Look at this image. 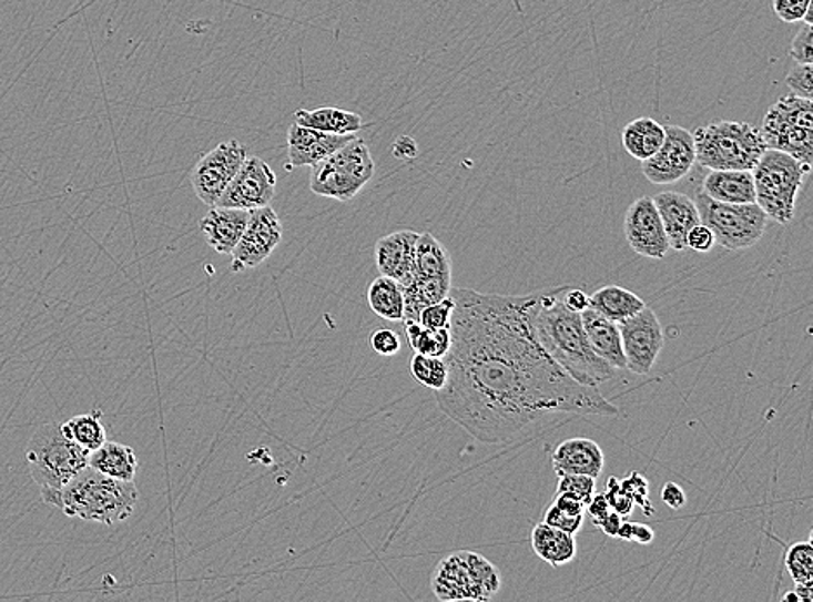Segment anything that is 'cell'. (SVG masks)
<instances>
[{"label":"cell","instance_id":"603a6c76","mask_svg":"<svg viewBox=\"0 0 813 602\" xmlns=\"http://www.w3.org/2000/svg\"><path fill=\"white\" fill-rule=\"evenodd\" d=\"M702 193L723 204H754L753 172L711 171L702 181Z\"/></svg>","mask_w":813,"mask_h":602},{"label":"cell","instance_id":"44dd1931","mask_svg":"<svg viewBox=\"0 0 813 602\" xmlns=\"http://www.w3.org/2000/svg\"><path fill=\"white\" fill-rule=\"evenodd\" d=\"M251 212L243 208L221 207L214 205L206 212L200 227L205 235L206 244L211 245L217 254L231 256V252L238 245Z\"/></svg>","mask_w":813,"mask_h":602},{"label":"cell","instance_id":"e575fe53","mask_svg":"<svg viewBox=\"0 0 813 602\" xmlns=\"http://www.w3.org/2000/svg\"><path fill=\"white\" fill-rule=\"evenodd\" d=\"M619 487L623 488L624 493L633 500V503L642 509L643 516L651 518L656 514L654 506H652L651 497H649V481H647L646 476L637 471L630 472L628 478L619 481Z\"/></svg>","mask_w":813,"mask_h":602},{"label":"cell","instance_id":"d6a6232c","mask_svg":"<svg viewBox=\"0 0 813 602\" xmlns=\"http://www.w3.org/2000/svg\"><path fill=\"white\" fill-rule=\"evenodd\" d=\"M409 370L418 384L429 387L434 392L440 391L448 382V365L445 358H433V356L415 353L409 364Z\"/></svg>","mask_w":813,"mask_h":602},{"label":"cell","instance_id":"ee69618b","mask_svg":"<svg viewBox=\"0 0 813 602\" xmlns=\"http://www.w3.org/2000/svg\"><path fill=\"white\" fill-rule=\"evenodd\" d=\"M714 247V236L710 227L704 224H698L692 227L687 235V248L698 252V254H708Z\"/></svg>","mask_w":813,"mask_h":602},{"label":"cell","instance_id":"7c38bea8","mask_svg":"<svg viewBox=\"0 0 813 602\" xmlns=\"http://www.w3.org/2000/svg\"><path fill=\"white\" fill-rule=\"evenodd\" d=\"M618 328L628 370L647 376L664 347L663 327L658 315L646 306L637 315L618 322Z\"/></svg>","mask_w":813,"mask_h":602},{"label":"cell","instance_id":"6da1fadb","mask_svg":"<svg viewBox=\"0 0 813 602\" xmlns=\"http://www.w3.org/2000/svg\"><path fill=\"white\" fill-rule=\"evenodd\" d=\"M448 382L436 391L440 411L486 445L507 443L552 415L616 417L599 387L569 377L532 331L536 294L496 296L451 288Z\"/></svg>","mask_w":813,"mask_h":602},{"label":"cell","instance_id":"83f0119b","mask_svg":"<svg viewBox=\"0 0 813 602\" xmlns=\"http://www.w3.org/2000/svg\"><path fill=\"white\" fill-rule=\"evenodd\" d=\"M451 256L433 233H420L415 248L413 278H451Z\"/></svg>","mask_w":813,"mask_h":602},{"label":"cell","instance_id":"ac0fdd59","mask_svg":"<svg viewBox=\"0 0 813 602\" xmlns=\"http://www.w3.org/2000/svg\"><path fill=\"white\" fill-rule=\"evenodd\" d=\"M420 233L411 229L393 233L375 245V263L382 276L396 279L402 288L408 287L415 276V248Z\"/></svg>","mask_w":813,"mask_h":602},{"label":"cell","instance_id":"f5cc1de1","mask_svg":"<svg viewBox=\"0 0 813 602\" xmlns=\"http://www.w3.org/2000/svg\"><path fill=\"white\" fill-rule=\"evenodd\" d=\"M782 601L784 602H800V595L796 594V592H787V594L782 595Z\"/></svg>","mask_w":813,"mask_h":602},{"label":"cell","instance_id":"f907efd6","mask_svg":"<svg viewBox=\"0 0 813 602\" xmlns=\"http://www.w3.org/2000/svg\"><path fill=\"white\" fill-rule=\"evenodd\" d=\"M654 530L647 524L633 523L631 521V540H636L640 545H649L654 542Z\"/></svg>","mask_w":813,"mask_h":602},{"label":"cell","instance_id":"3957f363","mask_svg":"<svg viewBox=\"0 0 813 602\" xmlns=\"http://www.w3.org/2000/svg\"><path fill=\"white\" fill-rule=\"evenodd\" d=\"M138 499L134 481L110 478L85 467L64 487L60 509L68 518L112 527L134 514Z\"/></svg>","mask_w":813,"mask_h":602},{"label":"cell","instance_id":"7dc6e473","mask_svg":"<svg viewBox=\"0 0 813 602\" xmlns=\"http://www.w3.org/2000/svg\"><path fill=\"white\" fill-rule=\"evenodd\" d=\"M563 303L572 312L581 313L587 307H590V296L585 294L583 290H580V288L566 287V290H563Z\"/></svg>","mask_w":813,"mask_h":602},{"label":"cell","instance_id":"8992f818","mask_svg":"<svg viewBox=\"0 0 813 602\" xmlns=\"http://www.w3.org/2000/svg\"><path fill=\"white\" fill-rule=\"evenodd\" d=\"M756 204L770 220L790 224L796 211V196L812 165L802 164L787 153L766 150L753 171Z\"/></svg>","mask_w":813,"mask_h":602},{"label":"cell","instance_id":"4316f807","mask_svg":"<svg viewBox=\"0 0 813 602\" xmlns=\"http://www.w3.org/2000/svg\"><path fill=\"white\" fill-rule=\"evenodd\" d=\"M664 141V125L656 122L651 116H639L631 120L630 124L621 132V143L631 159H651Z\"/></svg>","mask_w":813,"mask_h":602},{"label":"cell","instance_id":"5bb4252c","mask_svg":"<svg viewBox=\"0 0 813 602\" xmlns=\"http://www.w3.org/2000/svg\"><path fill=\"white\" fill-rule=\"evenodd\" d=\"M695 164V146L692 132L680 125H664V141L661 149L643 160L642 172L647 180L658 186L682 181Z\"/></svg>","mask_w":813,"mask_h":602},{"label":"cell","instance_id":"8fae6325","mask_svg":"<svg viewBox=\"0 0 813 602\" xmlns=\"http://www.w3.org/2000/svg\"><path fill=\"white\" fill-rule=\"evenodd\" d=\"M248 156V150L240 141L231 140L215 146L212 152L200 159L191 172V186L195 195L209 207L217 205L236 172Z\"/></svg>","mask_w":813,"mask_h":602},{"label":"cell","instance_id":"f546056e","mask_svg":"<svg viewBox=\"0 0 813 602\" xmlns=\"http://www.w3.org/2000/svg\"><path fill=\"white\" fill-rule=\"evenodd\" d=\"M369 307L375 315L387 322H403L405 316V296L402 285L389 276H378L368 287L366 294Z\"/></svg>","mask_w":813,"mask_h":602},{"label":"cell","instance_id":"4fadbf2b","mask_svg":"<svg viewBox=\"0 0 813 602\" xmlns=\"http://www.w3.org/2000/svg\"><path fill=\"white\" fill-rule=\"evenodd\" d=\"M283 239V224L271 205L254 208L238 245L231 252L233 272H246L270 259Z\"/></svg>","mask_w":813,"mask_h":602},{"label":"cell","instance_id":"2e32d148","mask_svg":"<svg viewBox=\"0 0 813 602\" xmlns=\"http://www.w3.org/2000/svg\"><path fill=\"white\" fill-rule=\"evenodd\" d=\"M624 236L631 251L647 259H663L671 251L654 200L642 196L628 207Z\"/></svg>","mask_w":813,"mask_h":602},{"label":"cell","instance_id":"681fc988","mask_svg":"<svg viewBox=\"0 0 813 602\" xmlns=\"http://www.w3.org/2000/svg\"><path fill=\"white\" fill-rule=\"evenodd\" d=\"M393 153L397 160H413L418 155V146L411 137H397L396 143L393 144Z\"/></svg>","mask_w":813,"mask_h":602},{"label":"cell","instance_id":"f6af8a7d","mask_svg":"<svg viewBox=\"0 0 813 602\" xmlns=\"http://www.w3.org/2000/svg\"><path fill=\"white\" fill-rule=\"evenodd\" d=\"M661 499H663V502L667 503L670 509H673V511H679V509H682L687 502L685 491H683V488L680 487V484L673 483V481H668V483L661 488Z\"/></svg>","mask_w":813,"mask_h":602},{"label":"cell","instance_id":"f1b7e54d","mask_svg":"<svg viewBox=\"0 0 813 602\" xmlns=\"http://www.w3.org/2000/svg\"><path fill=\"white\" fill-rule=\"evenodd\" d=\"M646 306L647 304L643 303L642 297L627 290V288L619 287V285H606V287L599 288L596 294L590 296L591 309H596L597 313L612 319L616 324L621 319L637 315Z\"/></svg>","mask_w":813,"mask_h":602},{"label":"cell","instance_id":"816d5d0a","mask_svg":"<svg viewBox=\"0 0 813 602\" xmlns=\"http://www.w3.org/2000/svg\"><path fill=\"white\" fill-rule=\"evenodd\" d=\"M623 519L624 518H621L618 512L611 511L609 512L608 518H603L597 528H600V530L608 534V537H616V534H618L619 524H621Z\"/></svg>","mask_w":813,"mask_h":602},{"label":"cell","instance_id":"b9f144b4","mask_svg":"<svg viewBox=\"0 0 813 602\" xmlns=\"http://www.w3.org/2000/svg\"><path fill=\"white\" fill-rule=\"evenodd\" d=\"M543 523L550 527L559 528V530L568 531L575 534L583 528L585 516H571L568 512L560 511L559 507L550 506L545 512Z\"/></svg>","mask_w":813,"mask_h":602},{"label":"cell","instance_id":"ab89813d","mask_svg":"<svg viewBox=\"0 0 813 602\" xmlns=\"http://www.w3.org/2000/svg\"><path fill=\"white\" fill-rule=\"evenodd\" d=\"M813 24L805 23L791 42L790 54L796 63L812 64Z\"/></svg>","mask_w":813,"mask_h":602},{"label":"cell","instance_id":"ffe728a7","mask_svg":"<svg viewBox=\"0 0 813 602\" xmlns=\"http://www.w3.org/2000/svg\"><path fill=\"white\" fill-rule=\"evenodd\" d=\"M552 463L557 476L585 475L597 479L602 475L606 457L593 439L571 438L557 445Z\"/></svg>","mask_w":813,"mask_h":602},{"label":"cell","instance_id":"60d3db41","mask_svg":"<svg viewBox=\"0 0 813 602\" xmlns=\"http://www.w3.org/2000/svg\"><path fill=\"white\" fill-rule=\"evenodd\" d=\"M812 6L813 0H774L772 2L775 14L784 23H800Z\"/></svg>","mask_w":813,"mask_h":602},{"label":"cell","instance_id":"d590c367","mask_svg":"<svg viewBox=\"0 0 813 602\" xmlns=\"http://www.w3.org/2000/svg\"><path fill=\"white\" fill-rule=\"evenodd\" d=\"M557 493L571 494L575 499L580 500L583 506H588L596 494V478L585 475H563L559 476V484H557Z\"/></svg>","mask_w":813,"mask_h":602},{"label":"cell","instance_id":"cb8c5ba5","mask_svg":"<svg viewBox=\"0 0 813 602\" xmlns=\"http://www.w3.org/2000/svg\"><path fill=\"white\" fill-rule=\"evenodd\" d=\"M531 543L536 555L553 568L571 563L578 551L575 534L547 523L536 524L531 533Z\"/></svg>","mask_w":813,"mask_h":602},{"label":"cell","instance_id":"d4e9b609","mask_svg":"<svg viewBox=\"0 0 813 602\" xmlns=\"http://www.w3.org/2000/svg\"><path fill=\"white\" fill-rule=\"evenodd\" d=\"M89 467L110 478L134 481L138 457L128 445L115 443L106 439L100 448H95L89 455Z\"/></svg>","mask_w":813,"mask_h":602},{"label":"cell","instance_id":"30bf717a","mask_svg":"<svg viewBox=\"0 0 813 602\" xmlns=\"http://www.w3.org/2000/svg\"><path fill=\"white\" fill-rule=\"evenodd\" d=\"M701 224L710 227L714 244L726 251L753 247L765 235L770 217L754 204H723L698 192L695 196Z\"/></svg>","mask_w":813,"mask_h":602},{"label":"cell","instance_id":"277c9868","mask_svg":"<svg viewBox=\"0 0 813 602\" xmlns=\"http://www.w3.org/2000/svg\"><path fill=\"white\" fill-rule=\"evenodd\" d=\"M89 455L91 451L63 435L61 424L37 427L27 447V463L48 506L60 509L64 487L89 467Z\"/></svg>","mask_w":813,"mask_h":602},{"label":"cell","instance_id":"d6986e66","mask_svg":"<svg viewBox=\"0 0 813 602\" xmlns=\"http://www.w3.org/2000/svg\"><path fill=\"white\" fill-rule=\"evenodd\" d=\"M652 200L663 223L670 248L677 252L685 251L687 235L692 227L701 224L694 200L679 192L658 193Z\"/></svg>","mask_w":813,"mask_h":602},{"label":"cell","instance_id":"f35d334b","mask_svg":"<svg viewBox=\"0 0 813 602\" xmlns=\"http://www.w3.org/2000/svg\"><path fill=\"white\" fill-rule=\"evenodd\" d=\"M606 499H608L609 506L612 511L618 512L621 518H630L631 512L636 509L633 500L624 493L623 488L619 487V479L611 476L606 484Z\"/></svg>","mask_w":813,"mask_h":602},{"label":"cell","instance_id":"74e56055","mask_svg":"<svg viewBox=\"0 0 813 602\" xmlns=\"http://www.w3.org/2000/svg\"><path fill=\"white\" fill-rule=\"evenodd\" d=\"M812 64L797 63L787 76H785V84L791 89V94L797 98H805V100H812L813 88H812Z\"/></svg>","mask_w":813,"mask_h":602},{"label":"cell","instance_id":"484cf974","mask_svg":"<svg viewBox=\"0 0 813 602\" xmlns=\"http://www.w3.org/2000/svg\"><path fill=\"white\" fill-rule=\"evenodd\" d=\"M295 124L302 127L314 129V131L328 132V134H357L365 127L362 115L347 110L325 109L318 110H297L295 112Z\"/></svg>","mask_w":813,"mask_h":602},{"label":"cell","instance_id":"7bdbcfd3","mask_svg":"<svg viewBox=\"0 0 813 602\" xmlns=\"http://www.w3.org/2000/svg\"><path fill=\"white\" fill-rule=\"evenodd\" d=\"M369 343L374 347V351L380 356H396L402 351V337L390 328H380L375 330L369 337Z\"/></svg>","mask_w":813,"mask_h":602},{"label":"cell","instance_id":"5b68a950","mask_svg":"<svg viewBox=\"0 0 813 602\" xmlns=\"http://www.w3.org/2000/svg\"><path fill=\"white\" fill-rule=\"evenodd\" d=\"M695 162L710 171H753L766 152L762 134L748 122L722 120L695 129Z\"/></svg>","mask_w":813,"mask_h":602},{"label":"cell","instance_id":"7402d4cb","mask_svg":"<svg viewBox=\"0 0 813 602\" xmlns=\"http://www.w3.org/2000/svg\"><path fill=\"white\" fill-rule=\"evenodd\" d=\"M581 319H583L588 343H590L596 355L606 359L616 370L627 368V358H624L618 324L600 315L591 307H587L585 312H581Z\"/></svg>","mask_w":813,"mask_h":602},{"label":"cell","instance_id":"1f68e13d","mask_svg":"<svg viewBox=\"0 0 813 602\" xmlns=\"http://www.w3.org/2000/svg\"><path fill=\"white\" fill-rule=\"evenodd\" d=\"M406 339L413 351L433 358H445L451 347L449 328H425L420 322L405 319Z\"/></svg>","mask_w":813,"mask_h":602},{"label":"cell","instance_id":"52a82bcc","mask_svg":"<svg viewBox=\"0 0 813 602\" xmlns=\"http://www.w3.org/2000/svg\"><path fill=\"white\" fill-rule=\"evenodd\" d=\"M374 176L375 162L368 144L354 137L346 146L314 165L309 186L314 195L350 202Z\"/></svg>","mask_w":813,"mask_h":602},{"label":"cell","instance_id":"9a60e30c","mask_svg":"<svg viewBox=\"0 0 813 602\" xmlns=\"http://www.w3.org/2000/svg\"><path fill=\"white\" fill-rule=\"evenodd\" d=\"M276 184H278L276 172L266 160L246 156L226 192L219 198L217 205L248 212L266 207L276 195Z\"/></svg>","mask_w":813,"mask_h":602},{"label":"cell","instance_id":"e0dca14e","mask_svg":"<svg viewBox=\"0 0 813 602\" xmlns=\"http://www.w3.org/2000/svg\"><path fill=\"white\" fill-rule=\"evenodd\" d=\"M356 137V134H328V132L314 131V129L302 127L292 124L286 137L288 149V169L314 167L326 156L346 146Z\"/></svg>","mask_w":813,"mask_h":602},{"label":"cell","instance_id":"9c48e42d","mask_svg":"<svg viewBox=\"0 0 813 602\" xmlns=\"http://www.w3.org/2000/svg\"><path fill=\"white\" fill-rule=\"evenodd\" d=\"M763 143L766 150L787 153L802 164L812 165L813 104L812 100L794 94L779 98L763 116Z\"/></svg>","mask_w":813,"mask_h":602},{"label":"cell","instance_id":"bcb514c9","mask_svg":"<svg viewBox=\"0 0 813 602\" xmlns=\"http://www.w3.org/2000/svg\"><path fill=\"white\" fill-rule=\"evenodd\" d=\"M611 511V506H609L608 499H606V494L603 493L593 494V499L587 506L588 516H590L591 523L596 524V527H599L600 521L603 518H608Z\"/></svg>","mask_w":813,"mask_h":602},{"label":"cell","instance_id":"8d00e7d4","mask_svg":"<svg viewBox=\"0 0 813 602\" xmlns=\"http://www.w3.org/2000/svg\"><path fill=\"white\" fill-rule=\"evenodd\" d=\"M453 309H455V299L451 296L445 297L439 303L424 307L418 322L425 328H449V325H451Z\"/></svg>","mask_w":813,"mask_h":602},{"label":"cell","instance_id":"4dcf8cb0","mask_svg":"<svg viewBox=\"0 0 813 602\" xmlns=\"http://www.w3.org/2000/svg\"><path fill=\"white\" fill-rule=\"evenodd\" d=\"M61 431L68 439H72L73 443L85 448L88 451H94L106 441V429L103 426V411L94 408L91 414L77 415L73 419L61 424Z\"/></svg>","mask_w":813,"mask_h":602},{"label":"cell","instance_id":"c3c4849f","mask_svg":"<svg viewBox=\"0 0 813 602\" xmlns=\"http://www.w3.org/2000/svg\"><path fill=\"white\" fill-rule=\"evenodd\" d=\"M553 506L559 507L560 511L568 512L571 516H585L587 512V506L575 499L571 494L557 493L556 502Z\"/></svg>","mask_w":813,"mask_h":602},{"label":"cell","instance_id":"836d02e7","mask_svg":"<svg viewBox=\"0 0 813 602\" xmlns=\"http://www.w3.org/2000/svg\"><path fill=\"white\" fill-rule=\"evenodd\" d=\"M785 568L794 583L813 585V545L812 542H797L785 552Z\"/></svg>","mask_w":813,"mask_h":602},{"label":"cell","instance_id":"ba28073f","mask_svg":"<svg viewBox=\"0 0 813 602\" xmlns=\"http://www.w3.org/2000/svg\"><path fill=\"white\" fill-rule=\"evenodd\" d=\"M500 586L498 568L477 552H455L433 574V591L440 601H489Z\"/></svg>","mask_w":813,"mask_h":602},{"label":"cell","instance_id":"7a4b0ae2","mask_svg":"<svg viewBox=\"0 0 813 602\" xmlns=\"http://www.w3.org/2000/svg\"><path fill=\"white\" fill-rule=\"evenodd\" d=\"M566 287L536 294L532 331L547 355L569 377L583 386L599 387L614 379L616 368L596 355L588 343L581 313L563 303Z\"/></svg>","mask_w":813,"mask_h":602}]
</instances>
